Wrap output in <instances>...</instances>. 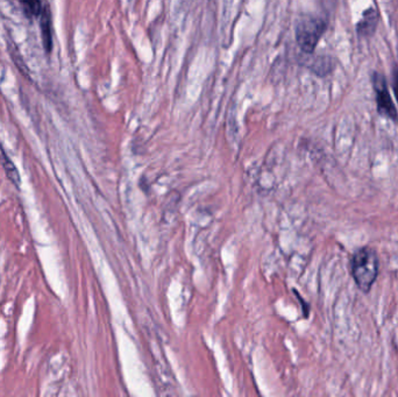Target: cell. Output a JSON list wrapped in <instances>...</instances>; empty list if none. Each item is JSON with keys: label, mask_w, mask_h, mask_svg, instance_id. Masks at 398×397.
<instances>
[{"label": "cell", "mask_w": 398, "mask_h": 397, "mask_svg": "<svg viewBox=\"0 0 398 397\" xmlns=\"http://www.w3.org/2000/svg\"><path fill=\"white\" fill-rule=\"evenodd\" d=\"M352 275L360 290L369 293L379 275V259L373 249L365 247L354 254Z\"/></svg>", "instance_id": "6da1fadb"}, {"label": "cell", "mask_w": 398, "mask_h": 397, "mask_svg": "<svg viewBox=\"0 0 398 397\" xmlns=\"http://www.w3.org/2000/svg\"><path fill=\"white\" fill-rule=\"evenodd\" d=\"M325 31V22L321 19H301L296 29V38L299 46L306 53H311L315 49L320 36Z\"/></svg>", "instance_id": "7a4b0ae2"}, {"label": "cell", "mask_w": 398, "mask_h": 397, "mask_svg": "<svg viewBox=\"0 0 398 397\" xmlns=\"http://www.w3.org/2000/svg\"><path fill=\"white\" fill-rule=\"evenodd\" d=\"M41 22V34H42L43 46L47 52L51 50L53 46V31H51V15H50V8L48 3H43L42 12L40 15Z\"/></svg>", "instance_id": "3957f363"}, {"label": "cell", "mask_w": 398, "mask_h": 397, "mask_svg": "<svg viewBox=\"0 0 398 397\" xmlns=\"http://www.w3.org/2000/svg\"><path fill=\"white\" fill-rule=\"evenodd\" d=\"M0 162L3 164L4 167L5 173H6V176H8V180L13 183V185L17 187V188H20V185H22V180H20V174H19L18 169L15 167V164L12 162L11 159L6 155L4 148L0 145Z\"/></svg>", "instance_id": "277c9868"}, {"label": "cell", "mask_w": 398, "mask_h": 397, "mask_svg": "<svg viewBox=\"0 0 398 397\" xmlns=\"http://www.w3.org/2000/svg\"><path fill=\"white\" fill-rule=\"evenodd\" d=\"M379 105H380V110L385 111L389 116L395 114V109L390 98L388 96V91L384 86V83L379 86Z\"/></svg>", "instance_id": "5b68a950"}, {"label": "cell", "mask_w": 398, "mask_h": 397, "mask_svg": "<svg viewBox=\"0 0 398 397\" xmlns=\"http://www.w3.org/2000/svg\"><path fill=\"white\" fill-rule=\"evenodd\" d=\"M22 4L29 17H36V15H41L42 12L43 3H40V1H27Z\"/></svg>", "instance_id": "8992f818"}]
</instances>
